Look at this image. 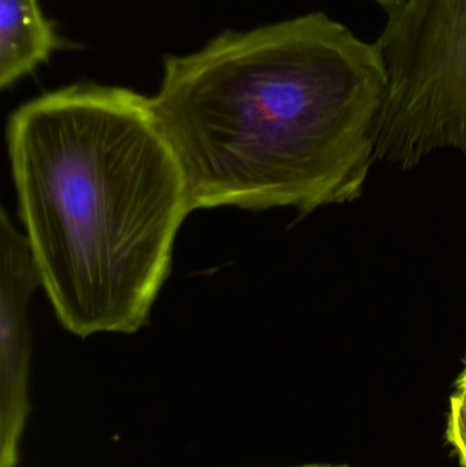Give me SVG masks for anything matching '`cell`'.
I'll return each instance as SVG.
<instances>
[{"label": "cell", "instance_id": "6da1fadb", "mask_svg": "<svg viewBox=\"0 0 466 467\" xmlns=\"http://www.w3.org/2000/svg\"><path fill=\"white\" fill-rule=\"evenodd\" d=\"M388 84L377 44L316 11L166 55L150 100L192 211L306 215L360 197Z\"/></svg>", "mask_w": 466, "mask_h": 467}, {"label": "cell", "instance_id": "7a4b0ae2", "mask_svg": "<svg viewBox=\"0 0 466 467\" xmlns=\"http://www.w3.org/2000/svg\"><path fill=\"white\" fill-rule=\"evenodd\" d=\"M18 213L38 276L70 334H136L170 275L192 211L152 100L78 82L11 114Z\"/></svg>", "mask_w": 466, "mask_h": 467}, {"label": "cell", "instance_id": "3957f363", "mask_svg": "<svg viewBox=\"0 0 466 467\" xmlns=\"http://www.w3.org/2000/svg\"><path fill=\"white\" fill-rule=\"evenodd\" d=\"M375 44L388 79L377 159L409 169L466 153V0H405Z\"/></svg>", "mask_w": 466, "mask_h": 467}, {"label": "cell", "instance_id": "277c9868", "mask_svg": "<svg viewBox=\"0 0 466 467\" xmlns=\"http://www.w3.org/2000/svg\"><path fill=\"white\" fill-rule=\"evenodd\" d=\"M41 287L26 236L0 213V467H16L29 416L33 332L27 307Z\"/></svg>", "mask_w": 466, "mask_h": 467}, {"label": "cell", "instance_id": "5b68a950", "mask_svg": "<svg viewBox=\"0 0 466 467\" xmlns=\"http://www.w3.org/2000/svg\"><path fill=\"white\" fill-rule=\"evenodd\" d=\"M67 48L57 26L44 16L38 0H0V88L48 62L54 52Z\"/></svg>", "mask_w": 466, "mask_h": 467}, {"label": "cell", "instance_id": "8992f818", "mask_svg": "<svg viewBox=\"0 0 466 467\" xmlns=\"http://www.w3.org/2000/svg\"><path fill=\"white\" fill-rule=\"evenodd\" d=\"M449 443L459 457L460 463L466 467V392L456 389L450 398V411L448 420Z\"/></svg>", "mask_w": 466, "mask_h": 467}, {"label": "cell", "instance_id": "52a82bcc", "mask_svg": "<svg viewBox=\"0 0 466 467\" xmlns=\"http://www.w3.org/2000/svg\"><path fill=\"white\" fill-rule=\"evenodd\" d=\"M372 2L377 3V5H379L380 7L383 8V10L388 11V13H391V11L396 10V8H399V5H402V3L405 2V0H372Z\"/></svg>", "mask_w": 466, "mask_h": 467}, {"label": "cell", "instance_id": "ba28073f", "mask_svg": "<svg viewBox=\"0 0 466 467\" xmlns=\"http://www.w3.org/2000/svg\"><path fill=\"white\" fill-rule=\"evenodd\" d=\"M456 389H460V391L466 392V359L464 370H462L461 375H460V378L457 379Z\"/></svg>", "mask_w": 466, "mask_h": 467}, {"label": "cell", "instance_id": "9c48e42d", "mask_svg": "<svg viewBox=\"0 0 466 467\" xmlns=\"http://www.w3.org/2000/svg\"><path fill=\"white\" fill-rule=\"evenodd\" d=\"M295 467H349V466H334V465H323V463H314V465H303Z\"/></svg>", "mask_w": 466, "mask_h": 467}]
</instances>
